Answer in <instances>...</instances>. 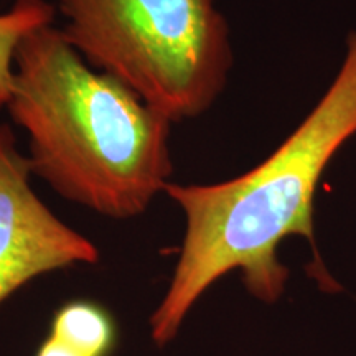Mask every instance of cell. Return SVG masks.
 I'll list each match as a JSON object with an SVG mask.
<instances>
[{
    "label": "cell",
    "instance_id": "6da1fadb",
    "mask_svg": "<svg viewBox=\"0 0 356 356\" xmlns=\"http://www.w3.org/2000/svg\"><path fill=\"white\" fill-rule=\"evenodd\" d=\"M353 134L356 32L327 95L261 165L216 185L165 186L185 213L186 231L170 286L150 318L155 343L172 341L202 293L234 269L252 296L267 304L277 300L289 279L277 257L287 236L309 239L315 252L310 275L323 291H340L317 252L314 197L325 167Z\"/></svg>",
    "mask_w": 356,
    "mask_h": 356
},
{
    "label": "cell",
    "instance_id": "7a4b0ae2",
    "mask_svg": "<svg viewBox=\"0 0 356 356\" xmlns=\"http://www.w3.org/2000/svg\"><path fill=\"white\" fill-rule=\"evenodd\" d=\"M6 108L29 134L32 173L70 202L127 220L170 184V119L92 71L53 25L17 44Z\"/></svg>",
    "mask_w": 356,
    "mask_h": 356
},
{
    "label": "cell",
    "instance_id": "3957f363",
    "mask_svg": "<svg viewBox=\"0 0 356 356\" xmlns=\"http://www.w3.org/2000/svg\"><path fill=\"white\" fill-rule=\"evenodd\" d=\"M66 42L172 122L203 114L231 66L215 0H58Z\"/></svg>",
    "mask_w": 356,
    "mask_h": 356
},
{
    "label": "cell",
    "instance_id": "277c9868",
    "mask_svg": "<svg viewBox=\"0 0 356 356\" xmlns=\"http://www.w3.org/2000/svg\"><path fill=\"white\" fill-rule=\"evenodd\" d=\"M30 175V160L17 149L15 134L0 124V304L38 275L99 259L95 244L33 193Z\"/></svg>",
    "mask_w": 356,
    "mask_h": 356
},
{
    "label": "cell",
    "instance_id": "5b68a950",
    "mask_svg": "<svg viewBox=\"0 0 356 356\" xmlns=\"http://www.w3.org/2000/svg\"><path fill=\"white\" fill-rule=\"evenodd\" d=\"M50 335L86 356H104L113 346L114 327L104 309L78 300L58 310Z\"/></svg>",
    "mask_w": 356,
    "mask_h": 356
},
{
    "label": "cell",
    "instance_id": "8992f818",
    "mask_svg": "<svg viewBox=\"0 0 356 356\" xmlns=\"http://www.w3.org/2000/svg\"><path fill=\"white\" fill-rule=\"evenodd\" d=\"M55 7L47 0H15L7 12L0 13V106L10 96L13 55L22 38L32 30L51 25Z\"/></svg>",
    "mask_w": 356,
    "mask_h": 356
},
{
    "label": "cell",
    "instance_id": "52a82bcc",
    "mask_svg": "<svg viewBox=\"0 0 356 356\" xmlns=\"http://www.w3.org/2000/svg\"><path fill=\"white\" fill-rule=\"evenodd\" d=\"M37 356H86L79 353L78 350H74L73 346L66 345L65 341L58 340L55 337H48L43 341V345L40 346Z\"/></svg>",
    "mask_w": 356,
    "mask_h": 356
}]
</instances>
